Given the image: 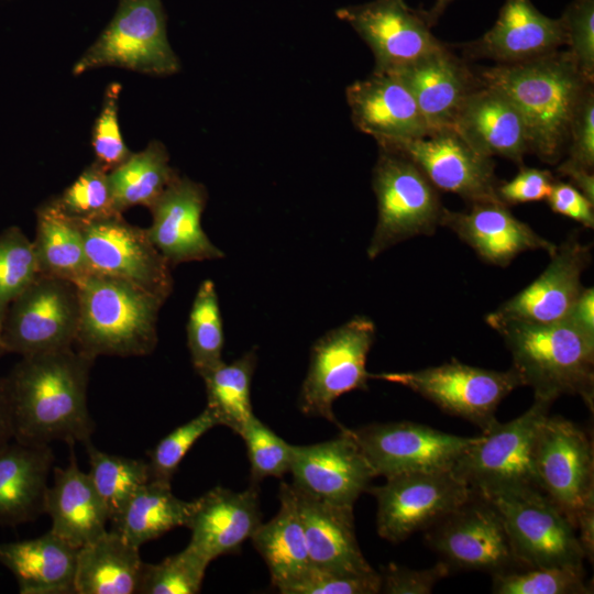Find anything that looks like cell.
Wrapping results in <instances>:
<instances>
[{"mask_svg":"<svg viewBox=\"0 0 594 594\" xmlns=\"http://www.w3.org/2000/svg\"><path fill=\"white\" fill-rule=\"evenodd\" d=\"M94 362L75 346L22 356L4 377L13 439L26 444L91 441L87 389Z\"/></svg>","mask_w":594,"mask_h":594,"instance_id":"1","label":"cell"},{"mask_svg":"<svg viewBox=\"0 0 594 594\" xmlns=\"http://www.w3.org/2000/svg\"><path fill=\"white\" fill-rule=\"evenodd\" d=\"M480 81L503 92L520 113L529 152L554 164L566 148L569 128L584 91L593 86L570 54H549L483 69Z\"/></svg>","mask_w":594,"mask_h":594,"instance_id":"2","label":"cell"},{"mask_svg":"<svg viewBox=\"0 0 594 594\" xmlns=\"http://www.w3.org/2000/svg\"><path fill=\"white\" fill-rule=\"evenodd\" d=\"M508 348L522 386L535 399L552 404L563 395H578L594 405V339L565 320L540 324L486 317Z\"/></svg>","mask_w":594,"mask_h":594,"instance_id":"3","label":"cell"},{"mask_svg":"<svg viewBox=\"0 0 594 594\" xmlns=\"http://www.w3.org/2000/svg\"><path fill=\"white\" fill-rule=\"evenodd\" d=\"M77 285L80 318L76 349L94 359L141 356L154 351L164 299L131 283L95 273Z\"/></svg>","mask_w":594,"mask_h":594,"instance_id":"4","label":"cell"},{"mask_svg":"<svg viewBox=\"0 0 594 594\" xmlns=\"http://www.w3.org/2000/svg\"><path fill=\"white\" fill-rule=\"evenodd\" d=\"M551 404L534 400L519 417L499 422L475 437L452 468L472 491L490 498L501 494L539 491L535 468L537 436Z\"/></svg>","mask_w":594,"mask_h":594,"instance_id":"5","label":"cell"},{"mask_svg":"<svg viewBox=\"0 0 594 594\" xmlns=\"http://www.w3.org/2000/svg\"><path fill=\"white\" fill-rule=\"evenodd\" d=\"M535 468L542 493L563 513L584 548L594 544V451L571 420L548 415L540 425Z\"/></svg>","mask_w":594,"mask_h":594,"instance_id":"6","label":"cell"},{"mask_svg":"<svg viewBox=\"0 0 594 594\" xmlns=\"http://www.w3.org/2000/svg\"><path fill=\"white\" fill-rule=\"evenodd\" d=\"M372 186L377 221L366 253L374 260L395 244L417 235H432L443 207L437 189L406 157L380 148Z\"/></svg>","mask_w":594,"mask_h":594,"instance_id":"7","label":"cell"},{"mask_svg":"<svg viewBox=\"0 0 594 594\" xmlns=\"http://www.w3.org/2000/svg\"><path fill=\"white\" fill-rule=\"evenodd\" d=\"M79 318L78 285L38 273L4 309L0 350L24 356L74 346Z\"/></svg>","mask_w":594,"mask_h":594,"instance_id":"8","label":"cell"},{"mask_svg":"<svg viewBox=\"0 0 594 594\" xmlns=\"http://www.w3.org/2000/svg\"><path fill=\"white\" fill-rule=\"evenodd\" d=\"M375 332L372 319L354 316L316 340L298 398L302 414L343 427L336 419L333 404L346 393L367 389L366 360Z\"/></svg>","mask_w":594,"mask_h":594,"instance_id":"9","label":"cell"},{"mask_svg":"<svg viewBox=\"0 0 594 594\" xmlns=\"http://www.w3.org/2000/svg\"><path fill=\"white\" fill-rule=\"evenodd\" d=\"M105 66L155 76L179 70V61L167 38L161 0H120L114 18L74 65L73 73L80 75Z\"/></svg>","mask_w":594,"mask_h":594,"instance_id":"10","label":"cell"},{"mask_svg":"<svg viewBox=\"0 0 594 594\" xmlns=\"http://www.w3.org/2000/svg\"><path fill=\"white\" fill-rule=\"evenodd\" d=\"M371 378L405 386L444 413L476 425L482 431L497 420L495 413L501 402L522 386L513 367L495 371L457 360L417 371L371 374Z\"/></svg>","mask_w":594,"mask_h":594,"instance_id":"11","label":"cell"},{"mask_svg":"<svg viewBox=\"0 0 594 594\" xmlns=\"http://www.w3.org/2000/svg\"><path fill=\"white\" fill-rule=\"evenodd\" d=\"M425 531L429 547L450 569L493 575L522 568L501 512L490 498L474 491Z\"/></svg>","mask_w":594,"mask_h":594,"instance_id":"12","label":"cell"},{"mask_svg":"<svg viewBox=\"0 0 594 594\" xmlns=\"http://www.w3.org/2000/svg\"><path fill=\"white\" fill-rule=\"evenodd\" d=\"M91 273L131 283L166 300L173 292L172 266L146 229L116 213L77 221Z\"/></svg>","mask_w":594,"mask_h":594,"instance_id":"13","label":"cell"},{"mask_svg":"<svg viewBox=\"0 0 594 594\" xmlns=\"http://www.w3.org/2000/svg\"><path fill=\"white\" fill-rule=\"evenodd\" d=\"M367 491L377 502V534L394 543L426 530L473 492L452 470L398 474Z\"/></svg>","mask_w":594,"mask_h":594,"instance_id":"14","label":"cell"},{"mask_svg":"<svg viewBox=\"0 0 594 594\" xmlns=\"http://www.w3.org/2000/svg\"><path fill=\"white\" fill-rule=\"evenodd\" d=\"M490 499L501 512L522 568L583 566L585 554L571 521L539 491Z\"/></svg>","mask_w":594,"mask_h":594,"instance_id":"15","label":"cell"},{"mask_svg":"<svg viewBox=\"0 0 594 594\" xmlns=\"http://www.w3.org/2000/svg\"><path fill=\"white\" fill-rule=\"evenodd\" d=\"M378 146L413 162L436 189L459 195L470 204L502 202L492 158L474 150L453 129Z\"/></svg>","mask_w":594,"mask_h":594,"instance_id":"16","label":"cell"},{"mask_svg":"<svg viewBox=\"0 0 594 594\" xmlns=\"http://www.w3.org/2000/svg\"><path fill=\"white\" fill-rule=\"evenodd\" d=\"M375 476L452 470L475 437L443 432L411 421L371 424L350 429Z\"/></svg>","mask_w":594,"mask_h":594,"instance_id":"17","label":"cell"},{"mask_svg":"<svg viewBox=\"0 0 594 594\" xmlns=\"http://www.w3.org/2000/svg\"><path fill=\"white\" fill-rule=\"evenodd\" d=\"M336 15L369 45L375 73H394L443 46L431 33L424 12L413 10L404 0L346 6Z\"/></svg>","mask_w":594,"mask_h":594,"instance_id":"18","label":"cell"},{"mask_svg":"<svg viewBox=\"0 0 594 594\" xmlns=\"http://www.w3.org/2000/svg\"><path fill=\"white\" fill-rule=\"evenodd\" d=\"M293 485L323 502L353 507L375 477L350 429L328 441L293 446Z\"/></svg>","mask_w":594,"mask_h":594,"instance_id":"19","label":"cell"},{"mask_svg":"<svg viewBox=\"0 0 594 594\" xmlns=\"http://www.w3.org/2000/svg\"><path fill=\"white\" fill-rule=\"evenodd\" d=\"M207 199L202 184L177 175L150 208L147 235L172 267L224 256L201 226Z\"/></svg>","mask_w":594,"mask_h":594,"instance_id":"20","label":"cell"},{"mask_svg":"<svg viewBox=\"0 0 594 594\" xmlns=\"http://www.w3.org/2000/svg\"><path fill=\"white\" fill-rule=\"evenodd\" d=\"M546 270L526 288L486 317L549 324L565 320L583 290L581 276L591 261V246L574 234L550 255Z\"/></svg>","mask_w":594,"mask_h":594,"instance_id":"21","label":"cell"},{"mask_svg":"<svg viewBox=\"0 0 594 594\" xmlns=\"http://www.w3.org/2000/svg\"><path fill=\"white\" fill-rule=\"evenodd\" d=\"M345 97L355 128L377 144L431 133L414 96L394 74L373 72L349 85Z\"/></svg>","mask_w":594,"mask_h":594,"instance_id":"22","label":"cell"},{"mask_svg":"<svg viewBox=\"0 0 594 594\" xmlns=\"http://www.w3.org/2000/svg\"><path fill=\"white\" fill-rule=\"evenodd\" d=\"M565 45L561 19L541 13L530 0H505L495 24L480 38L463 44L473 58L498 64L529 61Z\"/></svg>","mask_w":594,"mask_h":594,"instance_id":"23","label":"cell"},{"mask_svg":"<svg viewBox=\"0 0 594 594\" xmlns=\"http://www.w3.org/2000/svg\"><path fill=\"white\" fill-rule=\"evenodd\" d=\"M262 524L258 491L252 485L242 492L216 486L194 499L186 524L189 543L210 561L237 553Z\"/></svg>","mask_w":594,"mask_h":594,"instance_id":"24","label":"cell"},{"mask_svg":"<svg viewBox=\"0 0 594 594\" xmlns=\"http://www.w3.org/2000/svg\"><path fill=\"white\" fill-rule=\"evenodd\" d=\"M440 226L452 230L486 263L506 266L528 250H546L550 255L557 245L518 220L503 202L471 204L470 209H443Z\"/></svg>","mask_w":594,"mask_h":594,"instance_id":"25","label":"cell"},{"mask_svg":"<svg viewBox=\"0 0 594 594\" xmlns=\"http://www.w3.org/2000/svg\"><path fill=\"white\" fill-rule=\"evenodd\" d=\"M388 74L411 92L431 133L453 129L464 99L480 84L444 45Z\"/></svg>","mask_w":594,"mask_h":594,"instance_id":"26","label":"cell"},{"mask_svg":"<svg viewBox=\"0 0 594 594\" xmlns=\"http://www.w3.org/2000/svg\"><path fill=\"white\" fill-rule=\"evenodd\" d=\"M453 130L491 158L501 156L521 164L529 152L525 124L516 107L503 92L481 81L464 99Z\"/></svg>","mask_w":594,"mask_h":594,"instance_id":"27","label":"cell"},{"mask_svg":"<svg viewBox=\"0 0 594 594\" xmlns=\"http://www.w3.org/2000/svg\"><path fill=\"white\" fill-rule=\"evenodd\" d=\"M311 564L343 573L374 571L355 536L353 507L318 499L290 484Z\"/></svg>","mask_w":594,"mask_h":594,"instance_id":"28","label":"cell"},{"mask_svg":"<svg viewBox=\"0 0 594 594\" xmlns=\"http://www.w3.org/2000/svg\"><path fill=\"white\" fill-rule=\"evenodd\" d=\"M73 446L67 466L54 469L44 513L52 519L51 531L78 549L101 536L110 518L88 473L79 469Z\"/></svg>","mask_w":594,"mask_h":594,"instance_id":"29","label":"cell"},{"mask_svg":"<svg viewBox=\"0 0 594 594\" xmlns=\"http://www.w3.org/2000/svg\"><path fill=\"white\" fill-rule=\"evenodd\" d=\"M53 462L48 444L12 440L0 450V525L16 526L44 513Z\"/></svg>","mask_w":594,"mask_h":594,"instance_id":"30","label":"cell"},{"mask_svg":"<svg viewBox=\"0 0 594 594\" xmlns=\"http://www.w3.org/2000/svg\"><path fill=\"white\" fill-rule=\"evenodd\" d=\"M77 549L51 530L33 539L0 542V564L21 594L75 593Z\"/></svg>","mask_w":594,"mask_h":594,"instance_id":"31","label":"cell"},{"mask_svg":"<svg viewBox=\"0 0 594 594\" xmlns=\"http://www.w3.org/2000/svg\"><path fill=\"white\" fill-rule=\"evenodd\" d=\"M139 549L113 529L78 548L75 593H138L144 565Z\"/></svg>","mask_w":594,"mask_h":594,"instance_id":"32","label":"cell"},{"mask_svg":"<svg viewBox=\"0 0 594 594\" xmlns=\"http://www.w3.org/2000/svg\"><path fill=\"white\" fill-rule=\"evenodd\" d=\"M251 540L265 561L272 583L277 590L311 565L302 524L289 484H280L277 514L267 522H262Z\"/></svg>","mask_w":594,"mask_h":594,"instance_id":"33","label":"cell"},{"mask_svg":"<svg viewBox=\"0 0 594 594\" xmlns=\"http://www.w3.org/2000/svg\"><path fill=\"white\" fill-rule=\"evenodd\" d=\"M193 509L194 501L176 497L170 483L150 480L111 520L112 529L140 548L174 528L186 527Z\"/></svg>","mask_w":594,"mask_h":594,"instance_id":"34","label":"cell"},{"mask_svg":"<svg viewBox=\"0 0 594 594\" xmlns=\"http://www.w3.org/2000/svg\"><path fill=\"white\" fill-rule=\"evenodd\" d=\"M33 245L40 273L76 284L91 273L78 222L52 201L37 210Z\"/></svg>","mask_w":594,"mask_h":594,"instance_id":"35","label":"cell"},{"mask_svg":"<svg viewBox=\"0 0 594 594\" xmlns=\"http://www.w3.org/2000/svg\"><path fill=\"white\" fill-rule=\"evenodd\" d=\"M177 175L164 144L151 142L108 173L116 210L122 213L138 205L150 209Z\"/></svg>","mask_w":594,"mask_h":594,"instance_id":"36","label":"cell"},{"mask_svg":"<svg viewBox=\"0 0 594 594\" xmlns=\"http://www.w3.org/2000/svg\"><path fill=\"white\" fill-rule=\"evenodd\" d=\"M256 361V352L251 350L231 363L223 361L201 376L206 386V407L216 415L219 425L238 435L254 416L251 384Z\"/></svg>","mask_w":594,"mask_h":594,"instance_id":"37","label":"cell"},{"mask_svg":"<svg viewBox=\"0 0 594 594\" xmlns=\"http://www.w3.org/2000/svg\"><path fill=\"white\" fill-rule=\"evenodd\" d=\"M89 458L88 475L105 503L110 521L131 496L151 480L147 461L106 453L91 441L85 443Z\"/></svg>","mask_w":594,"mask_h":594,"instance_id":"38","label":"cell"},{"mask_svg":"<svg viewBox=\"0 0 594 594\" xmlns=\"http://www.w3.org/2000/svg\"><path fill=\"white\" fill-rule=\"evenodd\" d=\"M224 337L219 298L212 280L195 295L187 322V345L195 371L202 376L223 362Z\"/></svg>","mask_w":594,"mask_h":594,"instance_id":"39","label":"cell"},{"mask_svg":"<svg viewBox=\"0 0 594 594\" xmlns=\"http://www.w3.org/2000/svg\"><path fill=\"white\" fill-rule=\"evenodd\" d=\"M211 561L190 543L163 561L144 563L138 588L141 594H196Z\"/></svg>","mask_w":594,"mask_h":594,"instance_id":"40","label":"cell"},{"mask_svg":"<svg viewBox=\"0 0 594 594\" xmlns=\"http://www.w3.org/2000/svg\"><path fill=\"white\" fill-rule=\"evenodd\" d=\"M495 594H587L583 566H536L492 575Z\"/></svg>","mask_w":594,"mask_h":594,"instance_id":"41","label":"cell"},{"mask_svg":"<svg viewBox=\"0 0 594 594\" xmlns=\"http://www.w3.org/2000/svg\"><path fill=\"white\" fill-rule=\"evenodd\" d=\"M108 173L95 162L52 202L76 221L119 213L114 208Z\"/></svg>","mask_w":594,"mask_h":594,"instance_id":"42","label":"cell"},{"mask_svg":"<svg viewBox=\"0 0 594 594\" xmlns=\"http://www.w3.org/2000/svg\"><path fill=\"white\" fill-rule=\"evenodd\" d=\"M40 273L33 242L18 228L0 234V311Z\"/></svg>","mask_w":594,"mask_h":594,"instance_id":"43","label":"cell"},{"mask_svg":"<svg viewBox=\"0 0 594 594\" xmlns=\"http://www.w3.org/2000/svg\"><path fill=\"white\" fill-rule=\"evenodd\" d=\"M239 435L246 447L252 481L280 477L290 471L293 446L255 415L248 420Z\"/></svg>","mask_w":594,"mask_h":594,"instance_id":"44","label":"cell"},{"mask_svg":"<svg viewBox=\"0 0 594 594\" xmlns=\"http://www.w3.org/2000/svg\"><path fill=\"white\" fill-rule=\"evenodd\" d=\"M218 425L216 415L206 407L195 418L165 436L150 453L147 463L151 480L170 483L195 442Z\"/></svg>","mask_w":594,"mask_h":594,"instance_id":"45","label":"cell"},{"mask_svg":"<svg viewBox=\"0 0 594 594\" xmlns=\"http://www.w3.org/2000/svg\"><path fill=\"white\" fill-rule=\"evenodd\" d=\"M382 578L375 570L367 573H343L311 564L298 578L279 587L283 594H375Z\"/></svg>","mask_w":594,"mask_h":594,"instance_id":"46","label":"cell"},{"mask_svg":"<svg viewBox=\"0 0 594 594\" xmlns=\"http://www.w3.org/2000/svg\"><path fill=\"white\" fill-rule=\"evenodd\" d=\"M568 53L585 79H594V0H573L560 18Z\"/></svg>","mask_w":594,"mask_h":594,"instance_id":"47","label":"cell"},{"mask_svg":"<svg viewBox=\"0 0 594 594\" xmlns=\"http://www.w3.org/2000/svg\"><path fill=\"white\" fill-rule=\"evenodd\" d=\"M120 84L108 86L102 109L92 131V147L96 163L110 172L125 162L132 154L123 142L118 119V100Z\"/></svg>","mask_w":594,"mask_h":594,"instance_id":"48","label":"cell"},{"mask_svg":"<svg viewBox=\"0 0 594 594\" xmlns=\"http://www.w3.org/2000/svg\"><path fill=\"white\" fill-rule=\"evenodd\" d=\"M568 158L558 167L593 170L594 167V92L590 86L573 113L568 139Z\"/></svg>","mask_w":594,"mask_h":594,"instance_id":"49","label":"cell"},{"mask_svg":"<svg viewBox=\"0 0 594 594\" xmlns=\"http://www.w3.org/2000/svg\"><path fill=\"white\" fill-rule=\"evenodd\" d=\"M450 566L440 561L433 566L413 570L391 563L382 571L381 592L387 594H429L435 585L450 573Z\"/></svg>","mask_w":594,"mask_h":594,"instance_id":"50","label":"cell"},{"mask_svg":"<svg viewBox=\"0 0 594 594\" xmlns=\"http://www.w3.org/2000/svg\"><path fill=\"white\" fill-rule=\"evenodd\" d=\"M554 183L547 169L521 167L515 177L498 184L496 194L506 206L547 199Z\"/></svg>","mask_w":594,"mask_h":594,"instance_id":"51","label":"cell"},{"mask_svg":"<svg viewBox=\"0 0 594 594\" xmlns=\"http://www.w3.org/2000/svg\"><path fill=\"white\" fill-rule=\"evenodd\" d=\"M547 201L553 212L565 216L585 228L594 227V202L572 184L554 182Z\"/></svg>","mask_w":594,"mask_h":594,"instance_id":"52","label":"cell"},{"mask_svg":"<svg viewBox=\"0 0 594 594\" xmlns=\"http://www.w3.org/2000/svg\"><path fill=\"white\" fill-rule=\"evenodd\" d=\"M565 321L591 339H594V289L583 288Z\"/></svg>","mask_w":594,"mask_h":594,"instance_id":"53","label":"cell"},{"mask_svg":"<svg viewBox=\"0 0 594 594\" xmlns=\"http://www.w3.org/2000/svg\"><path fill=\"white\" fill-rule=\"evenodd\" d=\"M13 439V427L6 380L0 377V450Z\"/></svg>","mask_w":594,"mask_h":594,"instance_id":"54","label":"cell"},{"mask_svg":"<svg viewBox=\"0 0 594 594\" xmlns=\"http://www.w3.org/2000/svg\"><path fill=\"white\" fill-rule=\"evenodd\" d=\"M557 170L560 175L566 176L576 189H579L588 200L594 202L593 170L562 167H558Z\"/></svg>","mask_w":594,"mask_h":594,"instance_id":"55","label":"cell"},{"mask_svg":"<svg viewBox=\"0 0 594 594\" xmlns=\"http://www.w3.org/2000/svg\"><path fill=\"white\" fill-rule=\"evenodd\" d=\"M454 0H435L433 6L428 11H424V15L430 26L435 25L446 9Z\"/></svg>","mask_w":594,"mask_h":594,"instance_id":"56","label":"cell"},{"mask_svg":"<svg viewBox=\"0 0 594 594\" xmlns=\"http://www.w3.org/2000/svg\"><path fill=\"white\" fill-rule=\"evenodd\" d=\"M2 316L3 314L0 311V348H1Z\"/></svg>","mask_w":594,"mask_h":594,"instance_id":"57","label":"cell"}]
</instances>
